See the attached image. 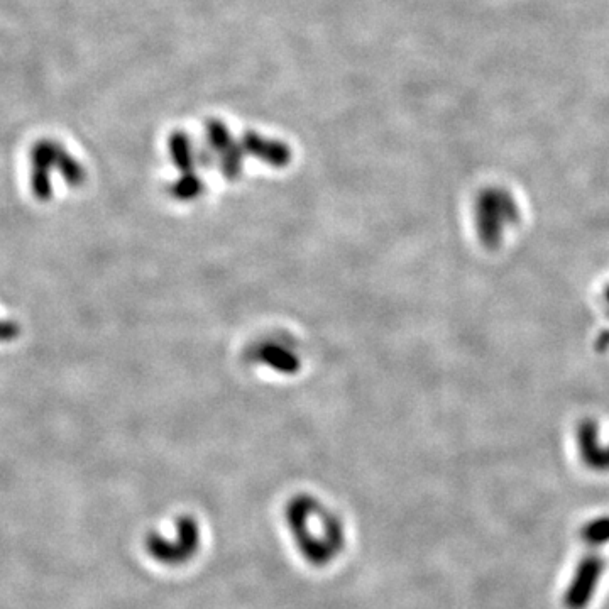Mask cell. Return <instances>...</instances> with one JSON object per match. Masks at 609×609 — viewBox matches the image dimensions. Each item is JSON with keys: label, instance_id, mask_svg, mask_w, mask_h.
<instances>
[{"label": "cell", "instance_id": "obj_1", "mask_svg": "<svg viewBox=\"0 0 609 609\" xmlns=\"http://www.w3.org/2000/svg\"><path fill=\"white\" fill-rule=\"evenodd\" d=\"M522 219L515 195L503 187L484 188L476 198L474 220L478 237L488 249L500 247Z\"/></svg>", "mask_w": 609, "mask_h": 609}, {"label": "cell", "instance_id": "obj_2", "mask_svg": "<svg viewBox=\"0 0 609 609\" xmlns=\"http://www.w3.org/2000/svg\"><path fill=\"white\" fill-rule=\"evenodd\" d=\"M598 422L586 420L577 428V449L582 461L594 471H609V442L603 444Z\"/></svg>", "mask_w": 609, "mask_h": 609}, {"label": "cell", "instance_id": "obj_3", "mask_svg": "<svg viewBox=\"0 0 609 609\" xmlns=\"http://www.w3.org/2000/svg\"><path fill=\"white\" fill-rule=\"evenodd\" d=\"M261 359L271 364L278 371H285V373L295 371L298 364H300L297 354H293L290 349H286V347L280 346V344H275V342L273 344L269 342V344H264L261 347Z\"/></svg>", "mask_w": 609, "mask_h": 609}, {"label": "cell", "instance_id": "obj_4", "mask_svg": "<svg viewBox=\"0 0 609 609\" xmlns=\"http://www.w3.org/2000/svg\"><path fill=\"white\" fill-rule=\"evenodd\" d=\"M604 298H606V302H608V305H609V286H608V288H606V293H604Z\"/></svg>", "mask_w": 609, "mask_h": 609}]
</instances>
